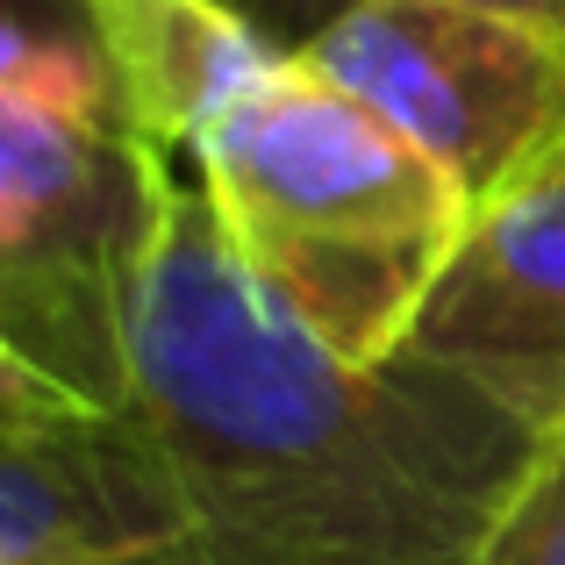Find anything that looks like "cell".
Returning <instances> with one entry per match:
<instances>
[{
  "label": "cell",
  "instance_id": "1",
  "mask_svg": "<svg viewBox=\"0 0 565 565\" xmlns=\"http://www.w3.org/2000/svg\"><path fill=\"white\" fill-rule=\"evenodd\" d=\"M129 423L166 466L186 565H472L544 429L423 351L359 365L236 258L172 180L129 337Z\"/></svg>",
  "mask_w": 565,
  "mask_h": 565
},
{
  "label": "cell",
  "instance_id": "12",
  "mask_svg": "<svg viewBox=\"0 0 565 565\" xmlns=\"http://www.w3.org/2000/svg\"><path fill=\"white\" fill-rule=\"evenodd\" d=\"M0 565H36V558L22 552V544H14V530H8V523H0Z\"/></svg>",
  "mask_w": 565,
  "mask_h": 565
},
{
  "label": "cell",
  "instance_id": "2",
  "mask_svg": "<svg viewBox=\"0 0 565 565\" xmlns=\"http://www.w3.org/2000/svg\"><path fill=\"white\" fill-rule=\"evenodd\" d=\"M186 166L250 279L359 365L401 359L472 215L415 143L301 51H279Z\"/></svg>",
  "mask_w": 565,
  "mask_h": 565
},
{
  "label": "cell",
  "instance_id": "9",
  "mask_svg": "<svg viewBox=\"0 0 565 565\" xmlns=\"http://www.w3.org/2000/svg\"><path fill=\"white\" fill-rule=\"evenodd\" d=\"M230 8L244 14L265 43H279V51H308V43H316L322 29H337L359 0H230Z\"/></svg>",
  "mask_w": 565,
  "mask_h": 565
},
{
  "label": "cell",
  "instance_id": "6",
  "mask_svg": "<svg viewBox=\"0 0 565 565\" xmlns=\"http://www.w3.org/2000/svg\"><path fill=\"white\" fill-rule=\"evenodd\" d=\"M108 86L158 158H193L222 108L279 57L230 0H86Z\"/></svg>",
  "mask_w": 565,
  "mask_h": 565
},
{
  "label": "cell",
  "instance_id": "7",
  "mask_svg": "<svg viewBox=\"0 0 565 565\" xmlns=\"http://www.w3.org/2000/svg\"><path fill=\"white\" fill-rule=\"evenodd\" d=\"M472 565H565V423L544 437L537 466L523 472Z\"/></svg>",
  "mask_w": 565,
  "mask_h": 565
},
{
  "label": "cell",
  "instance_id": "11",
  "mask_svg": "<svg viewBox=\"0 0 565 565\" xmlns=\"http://www.w3.org/2000/svg\"><path fill=\"white\" fill-rule=\"evenodd\" d=\"M472 8H501V14H523V22L565 29V0H472Z\"/></svg>",
  "mask_w": 565,
  "mask_h": 565
},
{
  "label": "cell",
  "instance_id": "4",
  "mask_svg": "<svg viewBox=\"0 0 565 565\" xmlns=\"http://www.w3.org/2000/svg\"><path fill=\"white\" fill-rule=\"evenodd\" d=\"M301 57L415 143L466 207L565 151V29L472 0H359Z\"/></svg>",
  "mask_w": 565,
  "mask_h": 565
},
{
  "label": "cell",
  "instance_id": "10",
  "mask_svg": "<svg viewBox=\"0 0 565 565\" xmlns=\"http://www.w3.org/2000/svg\"><path fill=\"white\" fill-rule=\"evenodd\" d=\"M0 36H29V43H94V8L86 0H0Z\"/></svg>",
  "mask_w": 565,
  "mask_h": 565
},
{
  "label": "cell",
  "instance_id": "5",
  "mask_svg": "<svg viewBox=\"0 0 565 565\" xmlns=\"http://www.w3.org/2000/svg\"><path fill=\"white\" fill-rule=\"evenodd\" d=\"M537 423H565V151L472 207L408 344Z\"/></svg>",
  "mask_w": 565,
  "mask_h": 565
},
{
  "label": "cell",
  "instance_id": "3",
  "mask_svg": "<svg viewBox=\"0 0 565 565\" xmlns=\"http://www.w3.org/2000/svg\"><path fill=\"white\" fill-rule=\"evenodd\" d=\"M172 180L100 51L0 36V359L86 415H129L137 294Z\"/></svg>",
  "mask_w": 565,
  "mask_h": 565
},
{
  "label": "cell",
  "instance_id": "8",
  "mask_svg": "<svg viewBox=\"0 0 565 565\" xmlns=\"http://www.w3.org/2000/svg\"><path fill=\"white\" fill-rule=\"evenodd\" d=\"M86 408H72V401H57L43 380H29L22 365L0 359V451H14V444H36L43 429L57 423H79Z\"/></svg>",
  "mask_w": 565,
  "mask_h": 565
}]
</instances>
